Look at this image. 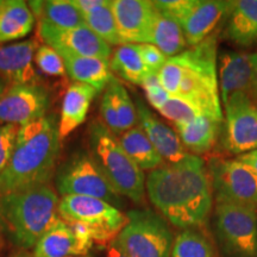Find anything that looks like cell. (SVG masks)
<instances>
[{
	"mask_svg": "<svg viewBox=\"0 0 257 257\" xmlns=\"http://www.w3.org/2000/svg\"><path fill=\"white\" fill-rule=\"evenodd\" d=\"M146 192L154 207L172 225L195 229L206 223L212 208V186L204 161L188 154L175 165L152 170Z\"/></svg>",
	"mask_w": 257,
	"mask_h": 257,
	"instance_id": "6da1fadb",
	"label": "cell"
},
{
	"mask_svg": "<svg viewBox=\"0 0 257 257\" xmlns=\"http://www.w3.org/2000/svg\"><path fill=\"white\" fill-rule=\"evenodd\" d=\"M61 141L54 114L19 126L14 155L0 175V195L49 185L56 174Z\"/></svg>",
	"mask_w": 257,
	"mask_h": 257,
	"instance_id": "7a4b0ae2",
	"label": "cell"
},
{
	"mask_svg": "<svg viewBox=\"0 0 257 257\" xmlns=\"http://www.w3.org/2000/svg\"><path fill=\"white\" fill-rule=\"evenodd\" d=\"M59 197L50 185L0 195V229L21 250L34 249L60 219Z\"/></svg>",
	"mask_w": 257,
	"mask_h": 257,
	"instance_id": "3957f363",
	"label": "cell"
},
{
	"mask_svg": "<svg viewBox=\"0 0 257 257\" xmlns=\"http://www.w3.org/2000/svg\"><path fill=\"white\" fill-rule=\"evenodd\" d=\"M182 68V80L176 96L192 99L208 117L223 120L217 73V36L210 35L201 43L174 56Z\"/></svg>",
	"mask_w": 257,
	"mask_h": 257,
	"instance_id": "277c9868",
	"label": "cell"
},
{
	"mask_svg": "<svg viewBox=\"0 0 257 257\" xmlns=\"http://www.w3.org/2000/svg\"><path fill=\"white\" fill-rule=\"evenodd\" d=\"M89 154L121 197L142 204L146 197L143 170L128 157L115 135L102 121H92L88 127Z\"/></svg>",
	"mask_w": 257,
	"mask_h": 257,
	"instance_id": "5b68a950",
	"label": "cell"
},
{
	"mask_svg": "<svg viewBox=\"0 0 257 257\" xmlns=\"http://www.w3.org/2000/svg\"><path fill=\"white\" fill-rule=\"evenodd\" d=\"M115 237L128 257H172L173 234L165 218L152 210H133Z\"/></svg>",
	"mask_w": 257,
	"mask_h": 257,
	"instance_id": "8992f818",
	"label": "cell"
},
{
	"mask_svg": "<svg viewBox=\"0 0 257 257\" xmlns=\"http://www.w3.org/2000/svg\"><path fill=\"white\" fill-rule=\"evenodd\" d=\"M59 216L78 221L91 231L94 244L110 245L126 224L127 217L119 208L101 199L67 195L59 201Z\"/></svg>",
	"mask_w": 257,
	"mask_h": 257,
	"instance_id": "52a82bcc",
	"label": "cell"
},
{
	"mask_svg": "<svg viewBox=\"0 0 257 257\" xmlns=\"http://www.w3.org/2000/svg\"><path fill=\"white\" fill-rule=\"evenodd\" d=\"M56 189L62 197L80 195L101 199L114 207L123 205L121 195L112 187L89 153H76L56 170Z\"/></svg>",
	"mask_w": 257,
	"mask_h": 257,
	"instance_id": "ba28073f",
	"label": "cell"
},
{
	"mask_svg": "<svg viewBox=\"0 0 257 257\" xmlns=\"http://www.w3.org/2000/svg\"><path fill=\"white\" fill-rule=\"evenodd\" d=\"M214 227L226 257H257V210L217 202Z\"/></svg>",
	"mask_w": 257,
	"mask_h": 257,
	"instance_id": "9c48e42d",
	"label": "cell"
},
{
	"mask_svg": "<svg viewBox=\"0 0 257 257\" xmlns=\"http://www.w3.org/2000/svg\"><path fill=\"white\" fill-rule=\"evenodd\" d=\"M211 186L217 202L257 210V175L234 160H213L210 165Z\"/></svg>",
	"mask_w": 257,
	"mask_h": 257,
	"instance_id": "30bf717a",
	"label": "cell"
},
{
	"mask_svg": "<svg viewBox=\"0 0 257 257\" xmlns=\"http://www.w3.org/2000/svg\"><path fill=\"white\" fill-rule=\"evenodd\" d=\"M224 147L233 155L257 149V104L246 93H236L224 104Z\"/></svg>",
	"mask_w": 257,
	"mask_h": 257,
	"instance_id": "8fae6325",
	"label": "cell"
},
{
	"mask_svg": "<svg viewBox=\"0 0 257 257\" xmlns=\"http://www.w3.org/2000/svg\"><path fill=\"white\" fill-rule=\"evenodd\" d=\"M38 36L46 46L59 54H72L82 57H95L110 61L112 49L110 44L101 40L87 25L79 28H56L44 22H38Z\"/></svg>",
	"mask_w": 257,
	"mask_h": 257,
	"instance_id": "7c38bea8",
	"label": "cell"
},
{
	"mask_svg": "<svg viewBox=\"0 0 257 257\" xmlns=\"http://www.w3.org/2000/svg\"><path fill=\"white\" fill-rule=\"evenodd\" d=\"M50 95L41 83L10 85L0 99V124L17 126L47 115Z\"/></svg>",
	"mask_w": 257,
	"mask_h": 257,
	"instance_id": "4fadbf2b",
	"label": "cell"
},
{
	"mask_svg": "<svg viewBox=\"0 0 257 257\" xmlns=\"http://www.w3.org/2000/svg\"><path fill=\"white\" fill-rule=\"evenodd\" d=\"M93 238L87 226L78 221L60 218L51 229L38 240L34 250V257H69L88 255Z\"/></svg>",
	"mask_w": 257,
	"mask_h": 257,
	"instance_id": "5bb4252c",
	"label": "cell"
},
{
	"mask_svg": "<svg viewBox=\"0 0 257 257\" xmlns=\"http://www.w3.org/2000/svg\"><path fill=\"white\" fill-rule=\"evenodd\" d=\"M112 10L123 44L152 43L157 10L148 0H113Z\"/></svg>",
	"mask_w": 257,
	"mask_h": 257,
	"instance_id": "9a60e30c",
	"label": "cell"
},
{
	"mask_svg": "<svg viewBox=\"0 0 257 257\" xmlns=\"http://www.w3.org/2000/svg\"><path fill=\"white\" fill-rule=\"evenodd\" d=\"M38 47L35 38L0 47V76L9 85L40 83V74L34 66Z\"/></svg>",
	"mask_w": 257,
	"mask_h": 257,
	"instance_id": "2e32d148",
	"label": "cell"
},
{
	"mask_svg": "<svg viewBox=\"0 0 257 257\" xmlns=\"http://www.w3.org/2000/svg\"><path fill=\"white\" fill-rule=\"evenodd\" d=\"M135 105H136L137 119L140 121L141 128L149 138L162 160H166L169 165H175L184 160L188 153L186 152V148L176 131L162 123L148 108V106L144 104L140 96H136Z\"/></svg>",
	"mask_w": 257,
	"mask_h": 257,
	"instance_id": "e0dca14e",
	"label": "cell"
},
{
	"mask_svg": "<svg viewBox=\"0 0 257 257\" xmlns=\"http://www.w3.org/2000/svg\"><path fill=\"white\" fill-rule=\"evenodd\" d=\"M100 114L102 123L114 135L126 133L137 123L136 105L117 79L112 78L106 86L100 102Z\"/></svg>",
	"mask_w": 257,
	"mask_h": 257,
	"instance_id": "ac0fdd59",
	"label": "cell"
},
{
	"mask_svg": "<svg viewBox=\"0 0 257 257\" xmlns=\"http://www.w3.org/2000/svg\"><path fill=\"white\" fill-rule=\"evenodd\" d=\"M232 2L197 0L193 8L180 22L187 44L194 47L210 36L225 15L229 14Z\"/></svg>",
	"mask_w": 257,
	"mask_h": 257,
	"instance_id": "d6986e66",
	"label": "cell"
},
{
	"mask_svg": "<svg viewBox=\"0 0 257 257\" xmlns=\"http://www.w3.org/2000/svg\"><path fill=\"white\" fill-rule=\"evenodd\" d=\"M220 101L225 104L236 93L251 92V55L237 51H227L220 57L219 67Z\"/></svg>",
	"mask_w": 257,
	"mask_h": 257,
	"instance_id": "ffe728a7",
	"label": "cell"
},
{
	"mask_svg": "<svg viewBox=\"0 0 257 257\" xmlns=\"http://www.w3.org/2000/svg\"><path fill=\"white\" fill-rule=\"evenodd\" d=\"M98 92L83 83L73 82L64 94L61 115L59 120V133L61 140L69 136L86 120L93 99Z\"/></svg>",
	"mask_w": 257,
	"mask_h": 257,
	"instance_id": "44dd1931",
	"label": "cell"
},
{
	"mask_svg": "<svg viewBox=\"0 0 257 257\" xmlns=\"http://www.w3.org/2000/svg\"><path fill=\"white\" fill-rule=\"evenodd\" d=\"M62 56L66 73L74 82L88 85L101 92L111 81L112 73L110 61H105L95 57H82L72 54H60Z\"/></svg>",
	"mask_w": 257,
	"mask_h": 257,
	"instance_id": "7402d4cb",
	"label": "cell"
},
{
	"mask_svg": "<svg viewBox=\"0 0 257 257\" xmlns=\"http://www.w3.org/2000/svg\"><path fill=\"white\" fill-rule=\"evenodd\" d=\"M224 35L240 47L257 44V0L232 2Z\"/></svg>",
	"mask_w": 257,
	"mask_h": 257,
	"instance_id": "603a6c76",
	"label": "cell"
},
{
	"mask_svg": "<svg viewBox=\"0 0 257 257\" xmlns=\"http://www.w3.org/2000/svg\"><path fill=\"white\" fill-rule=\"evenodd\" d=\"M35 25V16L23 0H3L0 6V43L27 37Z\"/></svg>",
	"mask_w": 257,
	"mask_h": 257,
	"instance_id": "cb8c5ba5",
	"label": "cell"
},
{
	"mask_svg": "<svg viewBox=\"0 0 257 257\" xmlns=\"http://www.w3.org/2000/svg\"><path fill=\"white\" fill-rule=\"evenodd\" d=\"M218 121L208 115H200L188 123L175 125L176 134L185 148L195 154L210 152L217 141Z\"/></svg>",
	"mask_w": 257,
	"mask_h": 257,
	"instance_id": "d4e9b609",
	"label": "cell"
},
{
	"mask_svg": "<svg viewBox=\"0 0 257 257\" xmlns=\"http://www.w3.org/2000/svg\"><path fill=\"white\" fill-rule=\"evenodd\" d=\"M29 8L38 22H44L56 28L70 29L83 27L85 19L70 0H44L29 2Z\"/></svg>",
	"mask_w": 257,
	"mask_h": 257,
	"instance_id": "484cf974",
	"label": "cell"
},
{
	"mask_svg": "<svg viewBox=\"0 0 257 257\" xmlns=\"http://www.w3.org/2000/svg\"><path fill=\"white\" fill-rule=\"evenodd\" d=\"M118 140L128 157L142 170L152 172L163 165L162 157L156 152L141 126L130 128L126 133L121 134Z\"/></svg>",
	"mask_w": 257,
	"mask_h": 257,
	"instance_id": "4316f807",
	"label": "cell"
},
{
	"mask_svg": "<svg viewBox=\"0 0 257 257\" xmlns=\"http://www.w3.org/2000/svg\"><path fill=\"white\" fill-rule=\"evenodd\" d=\"M111 72L134 85H142L150 72L141 55L140 44H121L115 49L110 60Z\"/></svg>",
	"mask_w": 257,
	"mask_h": 257,
	"instance_id": "83f0119b",
	"label": "cell"
},
{
	"mask_svg": "<svg viewBox=\"0 0 257 257\" xmlns=\"http://www.w3.org/2000/svg\"><path fill=\"white\" fill-rule=\"evenodd\" d=\"M150 44L159 48L167 57H174L184 51L187 42L179 22L157 11Z\"/></svg>",
	"mask_w": 257,
	"mask_h": 257,
	"instance_id": "f1b7e54d",
	"label": "cell"
},
{
	"mask_svg": "<svg viewBox=\"0 0 257 257\" xmlns=\"http://www.w3.org/2000/svg\"><path fill=\"white\" fill-rule=\"evenodd\" d=\"M83 19H85V24L107 44L110 46L123 44L119 32H118L113 10H112V2H107V4L101 8L87 15H83Z\"/></svg>",
	"mask_w": 257,
	"mask_h": 257,
	"instance_id": "f546056e",
	"label": "cell"
},
{
	"mask_svg": "<svg viewBox=\"0 0 257 257\" xmlns=\"http://www.w3.org/2000/svg\"><path fill=\"white\" fill-rule=\"evenodd\" d=\"M172 257H214L211 243L194 229L182 230L173 242Z\"/></svg>",
	"mask_w": 257,
	"mask_h": 257,
	"instance_id": "4dcf8cb0",
	"label": "cell"
},
{
	"mask_svg": "<svg viewBox=\"0 0 257 257\" xmlns=\"http://www.w3.org/2000/svg\"><path fill=\"white\" fill-rule=\"evenodd\" d=\"M159 112L174 125L188 123L200 115H207L200 104L184 96H170Z\"/></svg>",
	"mask_w": 257,
	"mask_h": 257,
	"instance_id": "1f68e13d",
	"label": "cell"
},
{
	"mask_svg": "<svg viewBox=\"0 0 257 257\" xmlns=\"http://www.w3.org/2000/svg\"><path fill=\"white\" fill-rule=\"evenodd\" d=\"M35 64L42 73L54 78L64 76L67 74L62 56L55 49L46 44L38 47L35 54Z\"/></svg>",
	"mask_w": 257,
	"mask_h": 257,
	"instance_id": "d6a6232c",
	"label": "cell"
},
{
	"mask_svg": "<svg viewBox=\"0 0 257 257\" xmlns=\"http://www.w3.org/2000/svg\"><path fill=\"white\" fill-rule=\"evenodd\" d=\"M19 126L14 124H0V175L8 168L14 155Z\"/></svg>",
	"mask_w": 257,
	"mask_h": 257,
	"instance_id": "836d02e7",
	"label": "cell"
},
{
	"mask_svg": "<svg viewBox=\"0 0 257 257\" xmlns=\"http://www.w3.org/2000/svg\"><path fill=\"white\" fill-rule=\"evenodd\" d=\"M146 93L147 100L157 111H160L170 99V94L160 82L157 74H150L141 85Z\"/></svg>",
	"mask_w": 257,
	"mask_h": 257,
	"instance_id": "e575fe53",
	"label": "cell"
},
{
	"mask_svg": "<svg viewBox=\"0 0 257 257\" xmlns=\"http://www.w3.org/2000/svg\"><path fill=\"white\" fill-rule=\"evenodd\" d=\"M195 2L197 0H159L153 3L160 14L168 16L180 23L188 14L189 10L194 6Z\"/></svg>",
	"mask_w": 257,
	"mask_h": 257,
	"instance_id": "d590c367",
	"label": "cell"
},
{
	"mask_svg": "<svg viewBox=\"0 0 257 257\" xmlns=\"http://www.w3.org/2000/svg\"><path fill=\"white\" fill-rule=\"evenodd\" d=\"M141 55H142L143 62L149 70L150 74H157L160 69L162 68L163 64L167 62L168 57L161 51L159 48L154 46V44L146 43L140 44Z\"/></svg>",
	"mask_w": 257,
	"mask_h": 257,
	"instance_id": "8d00e7d4",
	"label": "cell"
},
{
	"mask_svg": "<svg viewBox=\"0 0 257 257\" xmlns=\"http://www.w3.org/2000/svg\"><path fill=\"white\" fill-rule=\"evenodd\" d=\"M107 2L108 0H70V3L79 10V12L82 16L106 5Z\"/></svg>",
	"mask_w": 257,
	"mask_h": 257,
	"instance_id": "74e56055",
	"label": "cell"
},
{
	"mask_svg": "<svg viewBox=\"0 0 257 257\" xmlns=\"http://www.w3.org/2000/svg\"><path fill=\"white\" fill-rule=\"evenodd\" d=\"M237 159H238L240 162H243L244 165L250 167L257 175V149L253 150V152L243 154V155L238 156Z\"/></svg>",
	"mask_w": 257,
	"mask_h": 257,
	"instance_id": "f35d334b",
	"label": "cell"
},
{
	"mask_svg": "<svg viewBox=\"0 0 257 257\" xmlns=\"http://www.w3.org/2000/svg\"><path fill=\"white\" fill-rule=\"evenodd\" d=\"M251 61H252V86H251V93L253 96L257 99V53L251 54Z\"/></svg>",
	"mask_w": 257,
	"mask_h": 257,
	"instance_id": "ab89813d",
	"label": "cell"
},
{
	"mask_svg": "<svg viewBox=\"0 0 257 257\" xmlns=\"http://www.w3.org/2000/svg\"><path fill=\"white\" fill-rule=\"evenodd\" d=\"M107 257H128L123 250H121L117 244L114 243V240L110 245L107 246Z\"/></svg>",
	"mask_w": 257,
	"mask_h": 257,
	"instance_id": "60d3db41",
	"label": "cell"
},
{
	"mask_svg": "<svg viewBox=\"0 0 257 257\" xmlns=\"http://www.w3.org/2000/svg\"><path fill=\"white\" fill-rule=\"evenodd\" d=\"M9 86H10L9 83L6 82L5 80L2 78V76H0V99H2V96L4 95V93H5L6 89H8Z\"/></svg>",
	"mask_w": 257,
	"mask_h": 257,
	"instance_id": "b9f144b4",
	"label": "cell"
},
{
	"mask_svg": "<svg viewBox=\"0 0 257 257\" xmlns=\"http://www.w3.org/2000/svg\"><path fill=\"white\" fill-rule=\"evenodd\" d=\"M10 257H34V256H32V252H29L28 250H19V251L15 252L14 255H11Z\"/></svg>",
	"mask_w": 257,
	"mask_h": 257,
	"instance_id": "7bdbcfd3",
	"label": "cell"
},
{
	"mask_svg": "<svg viewBox=\"0 0 257 257\" xmlns=\"http://www.w3.org/2000/svg\"><path fill=\"white\" fill-rule=\"evenodd\" d=\"M69 257H92L91 255H89V253H88V255H80V256H69Z\"/></svg>",
	"mask_w": 257,
	"mask_h": 257,
	"instance_id": "ee69618b",
	"label": "cell"
},
{
	"mask_svg": "<svg viewBox=\"0 0 257 257\" xmlns=\"http://www.w3.org/2000/svg\"><path fill=\"white\" fill-rule=\"evenodd\" d=\"M2 238H3V232H2V229H0V244H2Z\"/></svg>",
	"mask_w": 257,
	"mask_h": 257,
	"instance_id": "f6af8a7d",
	"label": "cell"
},
{
	"mask_svg": "<svg viewBox=\"0 0 257 257\" xmlns=\"http://www.w3.org/2000/svg\"><path fill=\"white\" fill-rule=\"evenodd\" d=\"M2 4H3V0H0V6H2Z\"/></svg>",
	"mask_w": 257,
	"mask_h": 257,
	"instance_id": "bcb514c9",
	"label": "cell"
}]
</instances>
